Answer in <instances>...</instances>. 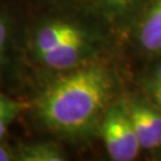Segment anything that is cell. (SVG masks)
Returning <instances> with one entry per match:
<instances>
[{
    "label": "cell",
    "mask_w": 161,
    "mask_h": 161,
    "mask_svg": "<svg viewBox=\"0 0 161 161\" xmlns=\"http://www.w3.org/2000/svg\"><path fill=\"white\" fill-rule=\"evenodd\" d=\"M146 114L148 117V121L152 127V130L154 132V136L156 140L158 147L161 146V114L155 110L150 109L149 106L146 105Z\"/></svg>",
    "instance_id": "cell-8"
},
{
    "label": "cell",
    "mask_w": 161,
    "mask_h": 161,
    "mask_svg": "<svg viewBox=\"0 0 161 161\" xmlns=\"http://www.w3.org/2000/svg\"><path fill=\"white\" fill-rule=\"evenodd\" d=\"M16 161H62L67 156L55 141H31L14 144Z\"/></svg>",
    "instance_id": "cell-4"
},
{
    "label": "cell",
    "mask_w": 161,
    "mask_h": 161,
    "mask_svg": "<svg viewBox=\"0 0 161 161\" xmlns=\"http://www.w3.org/2000/svg\"><path fill=\"white\" fill-rule=\"evenodd\" d=\"M124 105L128 111V115L131 119L140 147L148 150L158 148L154 132L152 130L148 117L146 114V104L140 103V102H131Z\"/></svg>",
    "instance_id": "cell-6"
},
{
    "label": "cell",
    "mask_w": 161,
    "mask_h": 161,
    "mask_svg": "<svg viewBox=\"0 0 161 161\" xmlns=\"http://www.w3.org/2000/svg\"><path fill=\"white\" fill-rule=\"evenodd\" d=\"M114 76L100 64H80L41 82L26 109L44 131L61 138L80 136L104 112L114 93Z\"/></svg>",
    "instance_id": "cell-1"
},
{
    "label": "cell",
    "mask_w": 161,
    "mask_h": 161,
    "mask_svg": "<svg viewBox=\"0 0 161 161\" xmlns=\"http://www.w3.org/2000/svg\"><path fill=\"white\" fill-rule=\"evenodd\" d=\"M0 161H16L14 144L8 141L0 142Z\"/></svg>",
    "instance_id": "cell-10"
},
{
    "label": "cell",
    "mask_w": 161,
    "mask_h": 161,
    "mask_svg": "<svg viewBox=\"0 0 161 161\" xmlns=\"http://www.w3.org/2000/svg\"><path fill=\"white\" fill-rule=\"evenodd\" d=\"M103 118L102 135L110 158L115 161L134 160L141 147L125 105L109 108Z\"/></svg>",
    "instance_id": "cell-3"
},
{
    "label": "cell",
    "mask_w": 161,
    "mask_h": 161,
    "mask_svg": "<svg viewBox=\"0 0 161 161\" xmlns=\"http://www.w3.org/2000/svg\"><path fill=\"white\" fill-rule=\"evenodd\" d=\"M28 103L11 92L0 90V142L8 141V131L13 122L23 114Z\"/></svg>",
    "instance_id": "cell-7"
},
{
    "label": "cell",
    "mask_w": 161,
    "mask_h": 161,
    "mask_svg": "<svg viewBox=\"0 0 161 161\" xmlns=\"http://www.w3.org/2000/svg\"><path fill=\"white\" fill-rule=\"evenodd\" d=\"M13 1H17L18 4L20 1H24V3H31L34 5H48V4H52V3H55V1H58V0H13Z\"/></svg>",
    "instance_id": "cell-12"
},
{
    "label": "cell",
    "mask_w": 161,
    "mask_h": 161,
    "mask_svg": "<svg viewBox=\"0 0 161 161\" xmlns=\"http://www.w3.org/2000/svg\"><path fill=\"white\" fill-rule=\"evenodd\" d=\"M154 85L156 86H161V64L156 69V73H155V79H154Z\"/></svg>",
    "instance_id": "cell-13"
},
{
    "label": "cell",
    "mask_w": 161,
    "mask_h": 161,
    "mask_svg": "<svg viewBox=\"0 0 161 161\" xmlns=\"http://www.w3.org/2000/svg\"><path fill=\"white\" fill-rule=\"evenodd\" d=\"M153 92H154V99H155V103L158 105L159 110L161 111V86H153Z\"/></svg>",
    "instance_id": "cell-11"
},
{
    "label": "cell",
    "mask_w": 161,
    "mask_h": 161,
    "mask_svg": "<svg viewBox=\"0 0 161 161\" xmlns=\"http://www.w3.org/2000/svg\"><path fill=\"white\" fill-rule=\"evenodd\" d=\"M18 3L0 0V90L8 91V84L22 70V31Z\"/></svg>",
    "instance_id": "cell-2"
},
{
    "label": "cell",
    "mask_w": 161,
    "mask_h": 161,
    "mask_svg": "<svg viewBox=\"0 0 161 161\" xmlns=\"http://www.w3.org/2000/svg\"><path fill=\"white\" fill-rule=\"evenodd\" d=\"M138 0H100V3L108 10L112 12H124L135 5Z\"/></svg>",
    "instance_id": "cell-9"
},
{
    "label": "cell",
    "mask_w": 161,
    "mask_h": 161,
    "mask_svg": "<svg viewBox=\"0 0 161 161\" xmlns=\"http://www.w3.org/2000/svg\"><path fill=\"white\" fill-rule=\"evenodd\" d=\"M138 38L144 50L161 53V0H155L146 16L140 29Z\"/></svg>",
    "instance_id": "cell-5"
}]
</instances>
